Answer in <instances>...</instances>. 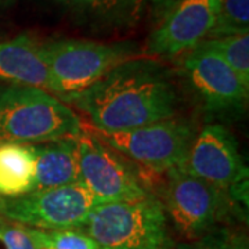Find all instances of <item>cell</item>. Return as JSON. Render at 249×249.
Returning a JSON list of instances; mask_svg holds the SVG:
<instances>
[{
    "label": "cell",
    "instance_id": "1",
    "mask_svg": "<svg viewBox=\"0 0 249 249\" xmlns=\"http://www.w3.org/2000/svg\"><path fill=\"white\" fill-rule=\"evenodd\" d=\"M61 100L90 118L93 129L107 133L175 118L178 106L168 70L144 55L119 64L90 88Z\"/></svg>",
    "mask_w": 249,
    "mask_h": 249
},
{
    "label": "cell",
    "instance_id": "2",
    "mask_svg": "<svg viewBox=\"0 0 249 249\" xmlns=\"http://www.w3.org/2000/svg\"><path fill=\"white\" fill-rule=\"evenodd\" d=\"M79 115L52 93L36 88L0 86V144H40L76 137Z\"/></svg>",
    "mask_w": 249,
    "mask_h": 249
},
{
    "label": "cell",
    "instance_id": "3",
    "mask_svg": "<svg viewBox=\"0 0 249 249\" xmlns=\"http://www.w3.org/2000/svg\"><path fill=\"white\" fill-rule=\"evenodd\" d=\"M168 223L162 201L148 194L133 201L97 204L78 230L101 249H175Z\"/></svg>",
    "mask_w": 249,
    "mask_h": 249
},
{
    "label": "cell",
    "instance_id": "4",
    "mask_svg": "<svg viewBox=\"0 0 249 249\" xmlns=\"http://www.w3.org/2000/svg\"><path fill=\"white\" fill-rule=\"evenodd\" d=\"M42 50L53 94L58 98L88 89L119 64L142 55L132 43H98L78 39L46 42L42 43Z\"/></svg>",
    "mask_w": 249,
    "mask_h": 249
},
{
    "label": "cell",
    "instance_id": "5",
    "mask_svg": "<svg viewBox=\"0 0 249 249\" xmlns=\"http://www.w3.org/2000/svg\"><path fill=\"white\" fill-rule=\"evenodd\" d=\"M181 169L248 208V166L235 137L223 124H206L196 134Z\"/></svg>",
    "mask_w": 249,
    "mask_h": 249
},
{
    "label": "cell",
    "instance_id": "6",
    "mask_svg": "<svg viewBox=\"0 0 249 249\" xmlns=\"http://www.w3.org/2000/svg\"><path fill=\"white\" fill-rule=\"evenodd\" d=\"M96 205L93 196L78 181L18 196H0V217L46 231L78 230Z\"/></svg>",
    "mask_w": 249,
    "mask_h": 249
},
{
    "label": "cell",
    "instance_id": "7",
    "mask_svg": "<svg viewBox=\"0 0 249 249\" xmlns=\"http://www.w3.org/2000/svg\"><path fill=\"white\" fill-rule=\"evenodd\" d=\"M90 130L122 157L158 175L183 168L196 137L194 127L176 118L116 133Z\"/></svg>",
    "mask_w": 249,
    "mask_h": 249
},
{
    "label": "cell",
    "instance_id": "8",
    "mask_svg": "<svg viewBox=\"0 0 249 249\" xmlns=\"http://www.w3.org/2000/svg\"><path fill=\"white\" fill-rule=\"evenodd\" d=\"M76 144L79 181L97 204L133 201L151 194L127 160L91 130L83 127Z\"/></svg>",
    "mask_w": 249,
    "mask_h": 249
},
{
    "label": "cell",
    "instance_id": "9",
    "mask_svg": "<svg viewBox=\"0 0 249 249\" xmlns=\"http://www.w3.org/2000/svg\"><path fill=\"white\" fill-rule=\"evenodd\" d=\"M229 198L181 168L166 173L163 208L175 230L188 241L216 229Z\"/></svg>",
    "mask_w": 249,
    "mask_h": 249
},
{
    "label": "cell",
    "instance_id": "10",
    "mask_svg": "<svg viewBox=\"0 0 249 249\" xmlns=\"http://www.w3.org/2000/svg\"><path fill=\"white\" fill-rule=\"evenodd\" d=\"M183 70L190 88L211 114L232 112L245 108L249 86L219 55L202 46L187 52Z\"/></svg>",
    "mask_w": 249,
    "mask_h": 249
},
{
    "label": "cell",
    "instance_id": "11",
    "mask_svg": "<svg viewBox=\"0 0 249 249\" xmlns=\"http://www.w3.org/2000/svg\"><path fill=\"white\" fill-rule=\"evenodd\" d=\"M219 0H180L148 39L150 57H176L204 42L214 27Z\"/></svg>",
    "mask_w": 249,
    "mask_h": 249
},
{
    "label": "cell",
    "instance_id": "12",
    "mask_svg": "<svg viewBox=\"0 0 249 249\" xmlns=\"http://www.w3.org/2000/svg\"><path fill=\"white\" fill-rule=\"evenodd\" d=\"M0 82L36 88L53 94L42 43L29 35H19L7 42H0Z\"/></svg>",
    "mask_w": 249,
    "mask_h": 249
},
{
    "label": "cell",
    "instance_id": "13",
    "mask_svg": "<svg viewBox=\"0 0 249 249\" xmlns=\"http://www.w3.org/2000/svg\"><path fill=\"white\" fill-rule=\"evenodd\" d=\"M76 137L32 144L35 154L34 190L61 187L79 181Z\"/></svg>",
    "mask_w": 249,
    "mask_h": 249
},
{
    "label": "cell",
    "instance_id": "14",
    "mask_svg": "<svg viewBox=\"0 0 249 249\" xmlns=\"http://www.w3.org/2000/svg\"><path fill=\"white\" fill-rule=\"evenodd\" d=\"M35 154L32 144H0V196H18L34 190Z\"/></svg>",
    "mask_w": 249,
    "mask_h": 249
},
{
    "label": "cell",
    "instance_id": "15",
    "mask_svg": "<svg viewBox=\"0 0 249 249\" xmlns=\"http://www.w3.org/2000/svg\"><path fill=\"white\" fill-rule=\"evenodd\" d=\"M199 46L219 55L249 86V34L206 39Z\"/></svg>",
    "mask_w": 249,
    "mask_h": 249
},
{
    "label": "cell",
    "instance_id": "16",
    "mask_svg": "<svg viewBox=\"0 0 249 249\" xmlns=\"http://www.w3.org/2000/svg\"><path fill=\"white\" fill-rule=\"evenodd\" d=\"M241 34H249V0H219L217 18L206 39Z\"/></svg>",
    "mask_w": 249,
    "mask_h": 249
},
{
    "label": "cell",
    "instance_id": "17",
    "mask_svg": "<svg viewBox=\"0 0 249 249\" xmlns=\"http://www.w3.org/2000/svg\"><path fill=\"white\" fill-rule=\"evenodd\" d=\"M147 0H83L88 9L109 24H133L142 16Z\"/></svg>",
    "mask_w": 249,
    "mask_h": 249
},
{
    "label": "cell",
    "instance_id": "18",
    "mask_svg": "<svg viewBox=\"0 0 249 249\" xmlns=\"http://www.w3.org/2000/svg\"><path fill=\"white\" fill-rule=\"evenodd\" d=\"M175 249H249L248 240L242 232L216 227L201 238L176 245Z\"/></svg>",
    "mask_w": 249,
    "mask_h": 249
},
{
    "label": "cell",
    "instance_id": "19",
    "mask_svg": "<svg viewBox=\"0 0 249 249\" xmlns=\"http://www.w3.org/2000/svg\"><path fill=\"white\" fill-rule=\"evenodd\" d=\"M43 234L52 249H101L91 237L79 230H43Z\"/></svg>",
    "mask_w": 249,
    "mask_h": 249
},
{
    "label": "cell",
    "instance_id": "20",
    "mask_svg": "<svg viewBox=\"0 0 249 249\" xmlns=\"http://www.w3.org/2000/svg\"><path fill=\"white\" fill-rule=\"evenodd\" d=\"M0 241L6 249H37L29 227L0 223Z\"/></svg>",
    "mask_w": 249,
    "mask_h": 249
},
{
    "label": "cell",
    "instance_id": "21",
    "mask_svg": "<svg viewBox=\"0 0 249 249\" xmlns=\"http://www.w3.org/2000/svg\"><path fill=\"white\" fill-rule=\"evenodd\" d=\"M151 7V16L158 24L170 10L178 4L180 0H147Z\"/></svg>",
    "mask_w": 249,
    "mask_h": 249
},
{
    "label": "cell",
    "instance_id": "22",
    "mask_svg": "<svg viewBox=\"0 0 249 249\" xmlns=\"http://www.w3.org/2000/svg\"><path fill=\"white\" fill-rule=\"evenodd\" d=\"M13 0H0V7H4V6H9Z\"/></svg>",
    "mask_w": 249,
    "mask_h": 249
},
{
    "label": "cell",
    "instance_id": "23",
    "mask_svg": "<svg viewBox=\"0 0 249 249\" xmlns=\"http://www.w3.org/2000/svg\"><path fill=\"white\" fill-rule=\"evenodd\" d=\"M64 1H73V3H82L83 0H64Z\"/></svg>",
    "mask_w": 249,
    "mask_h": 249
},
{
    "label": "cell",
    "instance_id": "24",
    "mask_svg": "<svg viewBox=\"0 0 249 249\" xmlns=\"http://www.w3.org/2000/svg\"></svg>",
    "mask_w": 249,
    "mask_h": 249
}]
</instances>
